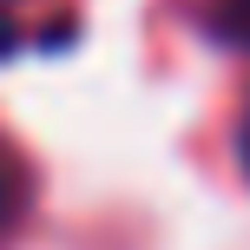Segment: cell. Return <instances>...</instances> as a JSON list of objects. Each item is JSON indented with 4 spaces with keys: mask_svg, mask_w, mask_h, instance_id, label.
Listing matches in <instances>:
<instances>
[{
    "mask_svg": "<svg viewBox=\"0 0 250 250\" xmlns=\"http://www.w3.org/2000/svg\"><path fill=\"white\" fill-rule=\"evenodd\" d=\"M13 53H20V26L0 13V60H13Z\"/></svg>",
    "mask_w": 250,
    "mask_h": 250,
    "instance_id": "obj_3",
    "label": "cell"
},
{
    "mask_svg": "<svg viewBox=\"0 0 250 250\" xmlns=\"http://www.w3.org/2000/svg\"><path fill=\"white\" fill-rule=\"evenodd\" d=\"M20 204H26V171L0 151V224H13V217H20Z\"/></svg>",
    "mask_w": 250,
    "mask_h": 250,
    "instance_id": "obj_2",
    "label": "cell"
},
{
    "mask_svg": "<svg viewBox=\"0 0 250 250\" xmlns=\"http://www.w3.org/2000/svg\"><path fill=\"white\" fill-rule=\"evenodd\" d=\"M211 33L224 40V46H250V0H217Z\"/></svg>",
    "mask_w": 250,
    "mask_h": 250,
    "instance_id": "obj_1",
    "label": "cell"
}]
</instances>
